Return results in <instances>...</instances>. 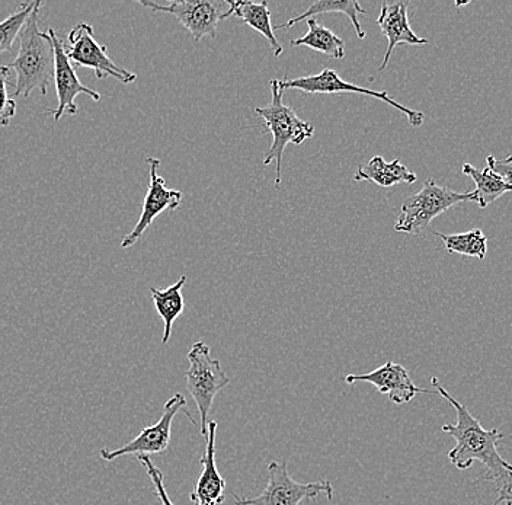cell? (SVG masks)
I'll return each mask as SVG.
<instances>
[{"instance_id": "6da1fadb", "label": "cell", "mask_w": 512, "mask_h": 505, "mask_svg": "<svg viewBox=\"0 0 512 505\" xmlns=\"http://www.w3.org/2000/svg\"><path fill=\"white\" fill-rule=\"evenodd\" d=\"M431 385L454 408L456 424H446L441 431L456 440V446L448 452V460L459 471L470 469L473 462L482 463L486 473L483 478L494 482L498 497L494 505L507 503L512 498V465L499 455L498 443L504 439V434L494 428L486 430L478 418L470 414L462 402L443 388L438 377H431Z\"/></svg>"}, {"instance_id": "7a4b0ae2", "label": "cell", "mask_w": 512, "mask_h": 505, "mask_svg": "<svg viewBox=\"0 0 512 505\" xmlns=\"http://www.w3.org/2000/svg\"><path fill=\"white\" fill-rule=\"evenodd\" d=\"M43 2L37 0L24 30L21 44L11 69L15 70V97L28 98L32 91L38 89L46 95L51 79H54V47L50 35L40 31V8Z\"/></svg>"}, {"instance_id": "3957f363", "label": "cell", "mask_w": 512, "mask_h": 505, "mask_svg": "<svg viewBox=\"0 0 512 505\" xmlns=\"http://www.w3.org/2000/svg\"><path fill=\"white\" fill-rule=\"evenodd\" d=\"M281 81L271 79V102L267 107L255 108V113L264 120L267 131L272 134V143L267 156L264 158V165L268 166L275 161V188L281 185V166H283L284 150L287 145L300 146L304 140L312 139L315 134V126L312 123L302 120L293 108L288 107L283 101Z\"/></svg>"}, {"instance_id": "277c9868", "label": "cell", "mask_w": 512, "mask_h": 505, "mask_svg": "<svg viewBox=\"0 0 512 505\" xmlns=\"http://www.w3.org/2000/svg\"><path fill=\"white\" fill-rule=\"evenodd\" d=\"M187 360L190 361L185 379L188 392L197 404L201 420V436L207 439L208 415L217 393L230 383L219 360L211 357L210 347L204 341L192 344Z\"/></svg>"}, {"instance_id": "5b68a950", "label": "cell", "mask_w": 512, "mask_h": 505, "mask_svg": "<svg viewBox=\"0 0 512 505\" xmlns=\"http://www.w3.org/2000/svg\"><path fill=\"white\" fill-rule=\"evenodd\" d=\"M463 201H478L475 191L457 193L450 188L441 187L434 180H428L418 193L409 197L402 204L395 230L400 233L416 235V233L427 229L435 217Z\"/></svg>"}, {"instance_id": "8992f818", "label": "cell", "mask_w": 512, "mask_h": 505, "mask_svg": "<svg viewBox=\"0 0 512 505\" xmlns=\"http://www.w3.org/2000/svg\"><path fill=\"white\" fill-rule=\"evenodd\" d=\"M268 481L261 495L254 498H242L232 492L236 505H300L304 500L315 501L319 495L332 500L334 487L331 482L323 481L300 484L294 481L288 472L286 460H272L267 469Z\"/></svg>"}, {"instance_id": "52a82bcc", "label": "cell", "mask_w": 512, "mask_h": 505, "mask_svg": "<svg viewBox=\"0 0 512 505\" xmlns=\"http://www.w3.org/2000/svg\"><path fill=\"white\" fill-rule=\"evenodd\" d=\"M179 411L184 412V414L190 418L191 423L195 424V421L191 418L190 412H188L187 401H185L184 396H182L181 393H175V395L166 402L165 407H163L162 417H160L158 423L143 428L139 436L128 441V443L124 444L120 449H102L101 453H99L101 459L112 462V460L118 459V457L128 455L137 457L162 455V453H165L166 450L169 449V444H171L172 423H174L176 414H178Z\"/></svg>"}, {"instance_id": "ba28073f", "label": "cell", "mask_w": 512, "mask_h": 505, "mask_svg": "<svg viewBox=\"0 0 512 505\" xmlns=\"http://www.w3.org/2000/svg\"><path fill=\"white\" fill-rule=\"evenodd\" d=\"M67 57L73 65L88 67L95 72L96 78L101 79L111 76L118 82L128 85L137 79V75L123 69L111 59L107 46H102L94 37V27L79 22L69 33V47L66 49Z\"/></svg>"}, {"instance_id": "9c48e42d", "label": "cell", "mask_w": 512, "mask_h": 505, "mask_svg": "<svg viewBox=\"0 0 512 505\" xmlns=\"http://www.w3.org/2000/svg\"><path fill=\"white\" fill-rule=\"evenodd\" d=\"M283 89H299L306 94H360L366 97H373L386 102L390 107L396 108L400 113L408 117L409 124L414 129H418L424 124V114L421 111L411 110L405 105L399 104L395 99L389 97L386 91H373V89L363 88V86L354 85V83L345 82L339 78L338 73L332 69H323L318 75L303 76V78L288 79L281 81Z\"/></svg>"}, {"instance_id": "30bf717a", "label": "cell", "mask_w": 512, "mask_h": 505, "mask_svg": "<svg viewBox=\"0 0 512 505\" xmlns=\"http://www.w3.org/2000/svg\"><path fill=\"white\" fill-rule=\"evenodd\" d=\"M144 8L153 9L160 14L174 15L182 27L187 28L194 41L203 40L204 37H217V25L222 21L226 2H213V0H174L168 5H159L155 2H140Z\"/></svg>"}, {"instance_id": "8fae6325", "label": "cell", "mask_w": 512, "mask_h": 505, "mask_svg": "<svg viewBox=\"0 0 512 505\" xmlns=\"http://www.w3.org/2000/svg\"><path fill=\"white\" fill-rule=\"evenodd\" d=\"M53 41L54 47V83H56L57 92V108L56 110L47 111V114L53 115L54 121L62 120L64 114L75 115L78 113V105H76V98L79 95L85 94L88 97L99 101L101 95L94 89L82 85L76 75L75 67L70 62L66 54V47L64 41L57 35L53 28L47 30Z\"/></svg>"}, {"instance_id": "7c38bea8", "label": "cell", "mask_w": 512, "mask_h": 505, "mask_svg": "<svg viewBox=\"0 0 512 505\" xmlns=\"http://www.w3.org/2000/svg\"><path fill=\"white\" fill-rule=\"evenodd\" d=\"M150 171V184L147 188L146 197H144L142 214H140L139 222L136 223L134 229L121 241V248H131L142 239L146 230L152 226L156 217L166 210L175 212L182 203L184 194L178 190H169L166 188V181L159 175L160 161L156 158H147Z\"/></svg>"}, {"instance_id": "4fadbf2b", "label": "cell", "mask_w": 512, "mask_h": 505, "mask_svg": "<svg viewBox=\"0 0 512 505\" xmlns=\"http://www.w3.org/2000/svg\"><path fill=\"white\" fill-rule=\"evenodd\" d=\"M344 379L351 386L357 385V383H370L396 405L409 404L414 401L418 393H427L412 382L405 367L393 363V361H387L373 372L364 373V375H348Z\"/></svg>"}, {"instance_id": "5bb4252c", "label": "cell", "mask_w": 512, "mask_h": 505, "mask_svg": "<svg viewBox=\"0 0 512 505\" xmlns=\"http://www.w3.org/2000/svg\"><path fill=\"white\" fill-rule=\"evenodd\" d=\"M217 428V421H208L207 447L201 457L203 471L198 476L194 491L191 492V501L195 505H223L226 500V479L220 475L216 465Z\"/></svg>"}, {"instance_id": "9a60e30c", "label": "cell", "mask_w": 512, "mask_h": 505, "mask_svg": "<svg viewBox=\"0 0 512 505\" xmlns=\"http://www.w3.org/2000/svg\"><path fill=\"white\" fill-rule=\"evenodd\" d=\"M408 8L409 2H406V0L405 2H384L382 5V12H380V17L377 19V25L389 41V47H387L386 54H384L383 63L379 69L380 72L389 65L393 50L399 44H409V46H425V44H428V40L416 35L411 25H409Z\"/></svg>"}, {"instance_id": "2e32d148", "label": "cell", "mask_w": 512, "mask_h": 505, "mask_svg": "<svg viewBox=\"0 0 512 505\" xmlns=\"http://www.w3.org/2000/svg\"><path fill=\"white\" fill-rule=\"evenodd\" d=\"M226 5L229 6V9H227L226 14L223 15V19L229 17L239 18L240 21L245 22V24L251 27L252 30H255L256 33L267 38L275 59H278V57L283 54V46H281L280 41L275 37L274 27H272L271 22V12L270 9H268L267 2L254 3L246 2V0H239V2L226 0Z\"/></svg>"}, {"instance_id": "e0dca14e", "label": "cell", "mask_w": 512, "mask_h": 505, "mask_svg": "<svg viewBox=\"0 0 512 505\" xmlns=\"http://www.w3.org/2000/svg\"><path fill=\"white\" fill-rule=\"evenodd\" d=\"M354 180L371 181L379 187L390 188L398 184H414L418 180V175L409 171L399 159L386 162L382 156H374L366 165L358 166Z\"/></svg>"}, {"instance_id": "ac0fdd59", "label": "cell", "mask_w": 512, "mask_h": 505, "mask_svg": "<svg viewBox=\"0 0 512 505\" xmlns=\"http://www.w3.org/2000/svg\"><path fill=\"white\" fill-rule=\"evenodd\" d=\"M185 283H187V276H182L175 284L169 286L168 289L150 287L153 305H155L156 312H158L163 324H165L162 338L163 344H168L169 340H171L172 326H174L176 319L184 312L185 302L184 296H182V289H184Z\"/></svg>"}, {"instance_id": "d6986e66", "label": "cell", "mask_w": 512, "mask_h": 505, "mask_svg": "<svg viewBox=\"0 0 512 505\" xmlns=\"http://www.w3.org/2000/svg\"><path fill=\"white\" fill-rule=\"evenodd\" d=\"M322 14H344L350 19L352 27H354L355 33H357L360 40L366 38L363 27H361L360 19L358 15H366L363 6L357 2V0H319V2L312 3L306 12H303L299 17L290 19L286 24L277 25L275 30H287V28L294 27L304 19H310L315 15Z\"/></svg>"}, {"instance_id": "ffe728a7", "label": "cell", "mask_w": 512, "mask_h": 505, "mask_svg": "<svg viewBox=\"0 0 512 505\" xmlns=\"http://www.w3.org/2000/svg\"><path fill=\"white\" fill-rule=\"evenodd\" d=\"M307 33L297 40H291V47H309L319 51L331 59L342 60L345 57V43L342 38L332 33L329 28L323 27L318 19L310 18L306 21Z\"/></svg>"}, {"instance_id": "44dd1931", "label": "cell", "mask_w": 512, "mask_h": 505, "mask_svg": "<svg viewBox=\"0 0 512 505\" xmlns=\"http://www.w3.org/2000/svg\"><path fill=\"white\" fill-rule=\"evenodd\" d=\"M462 171L466 177L472 178L473 182H475V193L476 197H478L476 203L479 204L480 209H486L489 204L494 203L496 198L512 191L510 185L505 184L488 166L480 171V169H476L470 163H464Z\"/></svg>"}, {"instance_id": "7402d4cb", "label": "cell", "mask_w": 512, "mask_h": 505, "mask_svg": "<svg viewBox=\"0 0 512 505\" xmlns=\"http://www.w3.org/2000/svg\"><path fill=\"white\" fill-rule=\"evenodd\" d=\"M435 235L441 238L450 254L478 258V260H485L486 254H488V238L480 229L469 230L466 233H454V235L435 232Z\"/></svg>"}, {"instance_id": "603a6c76", "label": "cell", "mask_w": 512, "mask_h": 505, "mask_svg": "<svg viewBox=\"0 0 512 505\" xmlns=\"http://www.w3.org/2000/svg\"><path fill=\"white\" fill-rule=\"evenodd\" d=\"M37 2L22 3L18 11L0 22V53H8L14 46V41L24 30L25 22L34 11Z\"/></svg>"}, {"instance_id": "cb8c5ba5", "label": "cell", "mask_w": 512, "mask_h": 505, "mask_svg": "<svg viewBox=\"0 0 512 505\" xmlns=\"http://www.w3.org/2000/svg\"><path fill=\"white\" fill-rule=\"evenodd\" d=\"M11 79V67L0 66V126L8 127L12 118L16 115L15 99L8 97V85L15 88L14 83L9 82Z\"/></svg>"}, {"instance_id": "d4e9b609", "label": "cell", "mask_w": 512, "mask_h": 505, "mask_svg": "<svg viewBox=\"0 0 512 505\" xmlns=\"http://www.w3.org/2000/svg\"><path fill=\"white\" fill-rule=\"evenodd\" d=\"M139 462L142 463L144 469H146L147 475H149L150 481H152L153 489H155L156 497L159 498L160 504L162 505H175L169 498L168 492H166L165 478L159 468H156L155 463L150 460L149 456L137 457Z\"/></svg>"}, {"instance_id": "484cf974", "label": "cell", "mask_w": 512, "mask_h": 505, "mask_svg": "<svg viewBox=\"0 0 512 505\" xmlns=\"http://www.w3.org/2000/svg\"><path fill=\"white\" fill-rule=\"evenodd\" d=\"M488 168L491 169L494 174L498 175L505 184L510 185L512 188V155L508 156L507 159H495L494 156H488L486 158Z\"/></svg>"}, {"instance_id": "4316f807", "label": "cell", "mask_w": 512, "mask_h": 505, "mask_svg": "<svg viewBox=\"0 0 512 505\" xmlns=\"http://www.w3.org/2000/svg\"><path fill=\"white\" fill-rule=\"evenodd\" d=\"M505 504H507V505H512V498H511V500H510V501H507V503H505Z\"/></svg>"}]
</instances>
